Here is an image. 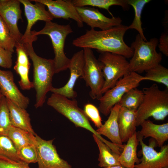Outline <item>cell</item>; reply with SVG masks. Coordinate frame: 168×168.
I'll list each match as a JSON object with an SVG mask.
<instances>
[{"label":"cell","mask_w":168,"mask_h":168,"mask_svg":"<svg viewBox=\"0 0 168 168\" xmlns=\"http://www.w3.org/2000/svg\"><path fill=\"white\" fill-rule=\"evenodd\" d=\"M128 26L122 24L105 30H87L83 35L74 39L72 44L81 48L95 49L99 52H108L131 58L133 49L124 40Z\"/></svg>","instance_id":"6da1fadb"},{"label":"cell","mask_w":168,"mask_h":168,"mask_svg":"<svg viewBox=\"0 0 168 168\" xmlns=\"http://www.w3.org/2000/svg\"><path fill=\"white\" fill-rule=\"evenodd\" d=\"M33 64V76L32 82L36 92L35 108L42 107L45 102L46 95L50 91L52 79L55 74L53 59H46L38 56L35 52L32 44H22Z\"/></svg>","instance_id":"7a4b0ae2"},{"label":"cell","mask_w":168,"mask_h":168,"mask_svg":"<svg viewBox=\"0 0 168 168\" xmlns=\"http://www.w3.org/2000/svg\"><path fill=\"white\" fill-rule=\"evenodd\" d=\"M142 91L144 97L137 110L136 126L150 117L157 120H164L168 115V89L161 90L156 84H153Z\"/></svg>","instance_id":"3957f363"},{"label":"cell","mask_w":168,"mask_h":168,"mask_svg":"<svg viewBox=\"0 0 168 168\" xmlns=\"http://www.w3.org/2000/svg\"><path fill=\"white\" fill-rule=\"evenodd\" d=\"M158 41L153 38L145 41L138 34L137 35L130 46L133 53L129 62L130 72L141 73L160 64L162 55L156 50Z\"/></svg>","instance_id":"277c9868"},{"label":"cell","mask_w":168,"mask_h":168,"mask_svg":"<svg viewBox=\"0 0 168 168\" xmlns=\"http://www.w3.org/2000/svg\"><path fill=\"white\" fill-rule=\"evenodd\" d=\"M72 32L69 24L61 25L52 21L45 22L44 27L41 30L31 32V34L34 36L45 35L50 38L55 55L53 59L55 74L66 70L68 68L70 59L66 55L64 47L66 38Z\"/></svg>","instance_id":"5b68a950"},{"label":"cell","mask_w":168,"mask_h":168,"mask_svg":"<svg viewBox=\"0 0 168 168\" xmlns=\"http://www.w3.org/2000/svg\"><path fill=\"white\" fill-rule=\"evenodd\" d=\"M47 104L72 122L76 127L84 128L96 135L104 142L106 140L99 135L91 125L84 110L78 106L75 99H70L53 93L48 99Z\"/></svg>","instance_id":"8992f818"},{"label":"cell","mask_w":168,"mask_h":168,"mask_svg":"<svg viewBox=\"0 0 168 168\" xmlns=\"http://www.w3.org/2000/svg\"><path fill=\"white\" fill-rule=\"evenodd\" d=\"M100 53L98 59L103 64L102 71L104 79L101 91L103 95L130 72L129 62L124 56L108 52Z\"/></svg>","instance_id":"52a82bcc"},{"label":"cell","mask_w":168,"mask_h":168,"mask_svg":"<svg viewBox=\"0 0 168 168\" xmlns=\"http://www.w3.org/2000/svg\"><path fill=\"white\" fill-rule=\"evenodd\" d=\"M143 80L144 76L135 72H130L124 76L99 100L100 111L105 116L108 115L112 108L118 103L123 95L131 89L137 87Z\"/></svg>","instance_id":"ba28073f"},{"label":"cell","mask_w":168,"mask_h":168,"mask_svg":"<svg viewBox=\"0 0 168 168\" xmlns=\"http://www.w3.org/2000/svg\"><path fill=\"white\" fill-rule=\"evenodd\" d=\"M84 64L83 73L81 78L90 87L89 95L93 100H99L102 96L101 90L104 83L102 63L96 58L92 49L84 48Z\"/></svg>","instance_id":"9c48e42d"},{"label":"cell","mask_w":168,"mask_h":168,"mask_svg":"<svg viewBox=\"0 0 168 168\" xmlns=\"http://www.w3.org/2000/svg\"><path fill=\"white\" fill-rule=\"evenodd\" d=\"M137 137L142 147V157L134 168H168V145H164L157 152L154 149L157 145L154 139H151L147 145L143 142V138Z\"/></svg>","instance_id":"30bf717a"},{"label":"cell","mask_w":168,"mask_h":168,"mask_svg":"<svg viewBox=\"0 0 168 168\" xmlns=\"http://www.w3.org/2000/svg\"><path fill=\"white\" fill-rule=\"evenodd\" d=\"M35 136L38 168H72L60 157L53 144L54 139L46 140L37 134Z\"/></svg>","instance_id":"8fae6325"},{"label":"cell","mask_w":168,"mask_h":168,"mask_svg":"<svg viewBox=\"0 0 168 168\" xmlns=\"http://www.w3.org/2000/svg\"><path fill=\"white\" fill-rule=\"evenodd\" d=\"M24 8L25 14L27 21L25 31L23 35L20 43L22 44H32L37 40V36H33L31 33L32 26L38 21L45 22L52 21L54 18L45 9V6L40 3H31L30 0H19Z\"/></svg>","instance_id":"7c38bea8"},{"label":"cell","mask_w":168,"mask_h":168,"mask_svg":"<svg viewBox=\"0 0 168 168\" xmlns=\"http://www.w3.org/2000/svg\"><path fill=\"white\" fill-rule=\"evenodd\" d=\"M84 64V51L82 49L74 54L70 59L68 68L70 70V75L68 82L61 87H53L50 91L70 99L75 98L77 94L73 90L74 87L77 79L83 76Z\"/></svg>","instance_id":"4fadbf2b"},{"label":"cell","mask_w":168,"mask_h":168,"mask_svg":"<svg viewBox=\"0 0 168 168\" xmlns=\"http://www.w3.org/2000/svg\"><path fill=\"white\" fill-rule=\"evenodd\" d=\"M83 22L94 29L98 28L105 30L121 24L122 20L119 17L109 18L97 9L90 7H75Z\"/></svg>","instance_id":"5bb4252c"},{"label":"cell","mask_w":168,"mask_h":168,"mask_svg":"<svg viewBox=\"0 0 168 168\" xmlns=\"http://www.w3.org/2000/svg\"><path fill=\"white\" fill-rule=\"evenodd\" d=\"M19 0H0V16L8 26L11 35L16 42H20L23 34L17 26L22 19V11Z\"/></svg>","instance_id":"9a60e30c"},{"label":"cell","mask_w":168,"mask_h":168,"mask_svg":"<svg viewBox=\"0 0 168 168\" xmlns=\"http://www.w3.org/2000/svg\"><path fill=\"white\" fill-rule=\"evenodd\" d=\"M30 2H38L46 6L49 12L55 18L74 20L79 27L83 26L82 19L74 6L69 0H31Z\"/></svg>","instance_id":"2e32d148"},{"label":"cell","mask_w":168,"mask_h":168,"mask_svg":"<svg viewBox=\"0 0 168 168\" xmlns=\"http://www.w3.org/2000/svg\"><path fill=\"white\" fill-rule=\"evenodd\" d=\"M0 90L3 96L17 105L25 109L28 107L30 99L18 88L11 71L0 69Z\"/></svg>","instance_id":"e0dca14e"},{"label":"cell","mask_w":168,"mask_h":168,"mask_svg":"<svg viewBox=\"0 0 168 168\" xmlns=\"http://www.w3.org/2000/svg\"><path fill=\"white\" fill-rule=\"evenodd\" d=\"M15 48L17 59L13 68L20 77V79L18 82L19 85L23 90H29L33 88V85L29 78L30 64L28 56L22 43L16 42Z\"/></svg>","instance_id":"ac0fdd59"},{"label":"cell","mask_w":168,"mask_h":168,"mask_svg":"<svg viewBox=\"0 0 168 168\" xmlns=\"http://www.w3.org/2000/svg\"><path fill=\"white\" fill-rule=\"evenodd\" d=\"M120 107L118 103L115 105L111 109L108 119L96 131L99 135L106 137L111 142L123 149L124 145L121 140L118 123Z\"/></svg>","instance_id":"d6986e66"},{"label":"cell","mask_w":168,"mask_h":168,"mask_svg":"<svg viewBox=\"0 0 168 168\" xmlns=\"http://www.w3.org/2000/svg\"><path fill=\"white\" fill-rule=\"evenodd\" d=\"M137 110L120 107L118 116L119 135L122 143L126 142L136 131Z\"/></svg>","instance_id":"ffe728a7"},{"label":"cell","mask_w":168,"mask_h":168,"mask_svg":"<svg viewBox=\"0 0 168 168\" xmlns=\"http://www.w3.org/2000/svg\"><path fill=\"white\" fill-rule=\"evenodd\" d=\"M141 130L137 135L142 138L151 137L159 147H162L168 139V123L161 124H154L151 121L144 120L141 124Z\"/></svg>","instance_id":"44dd1931"},{"label":"cell","mask_w":168,"mask_h":168,"mask_svg":"<svg viewBox=\"0 0 168 168\" xmlns=\"http://www.w3.org/2000/svg\"><path fill=\"white\" fill-rule=\"evenodd\" d=\"M12 126L35 135L30 122V115L22 108L6 98Z\"/></svg>","instance_id":"7402d4cb"},{"label":"cell","mask_w":168,"mask_h":168,"mask_svg":"<svg viewBox=\"0 0 168 168\" xmlns=\"http://www.w3.org/2000/svg\"><path fill=\"white\" fill-rule=\"evenodd\" d=\"M126 144H125L119 158V161L122 166L126 168H134L135 164H138L140 161L137 156V147L139 143L136 132L128 138Z\"/></svg>","instance_id":"603a6c76"},{"label":"cell","mask_w":168,"mask_h":168,"mask_svg":"<svg viewBox=\"0 0 168 168\" xmlns=\"http://www.w3.org/2000/svg\"><path fill=\"white\" fill-rule=\"evenodd\" d=\"M94 140L97 144L99 151L98 166L107 168L112 166L121 165L119 161V154L112 150L96 135L93 134Z\"/></svg>","instance_id":"cb8c5ba5"},{"label":"cell","mask_w":168,"mask_h":168,"mask_svg":"<svg viewBox=\"0 0 168 168\" xmlns=\"http://www.w3.org/2000/svg\"><path fill=\"white\" fill-rule=\"evenodd\" d=\"M35 135L24 130L12 126L7 137L12 142L17 152L24 146L30 145H35Z\"/></svg>","instance_id":"d4e9b609"},{"label":"cell","mask_w":168,"mask_h":168,"mask_svg":"<svg viewBox=\"0 0 168 168\" xmlns=\"http://www.w3.org/2000/svg\"><path fill=\"white\" fill-rule=\"evenodd\" d=\"M75 7L92 6L105 9L114 17L110 11V7L112 6L117 5L121 7L125 11L129 9L130 6L126 0H69Z\"/></svg>","instance_id":"484cf974"},{"label":"cell","mask_w":168,"mask_h":168,"mask_svg":"<svg viewBox=\"0 0 168 168\" xmlns=\"http://www.w3.org/2000/svg\"><path fill=\"white\" fill-rule=\"evenodd\" d=\"M144 97L142 90L133 88L126 92L122 97L118 104L120 106L130 110H136L142 104Z\"/></svg>","instance_id":"4316f807"},{"label":"cell","mask_w":168,"mask_h":168,"mask_svg":"<svg viewBox=\"0 0 168 168\" xmlns=\"http://www.w3.org/2000/svg\"><path fill=\"white\" fill-rule=\"evenodd\" d=\"M151 1L150 0H126L128 4L133 7L134 11L133 20L131 24L128 26V29L137 30L141 38L145 41L147 40L144 34L142 27L141 15L145 5Z\"/></svg>","instance_id":"83f0119b"},{"label":"cell","mask_w":168,"mask_h":168,"mask_svg":"<svg viewBox=\"0 0 168 168\" xmlns=\"http://www.w3.org/2000/svg\"><path fill=\"white\" fill-rule=\"evenodd\" d=\"M144 80L152 81L162 84L168 89V69L160 64L145 72Z\"/></svg>","instance_id":"f1b7e54d"},{"label":"cell","mask_w":168,"mask_h":168,"mask_svg":"<svg viewBox=\"0 0 168 168\" xmlns=\"http://www.w3.org/2000/svg\"><path fill=\"white\" fill-rule=\"evenodd\" d=\"M16 42L8 26L0 16V47L13 53Z\"/></svg>","instance_id":"f546056e"},{"label":"cell","mask_w":168,"mask_h":168,"mask_svg":"<svg viewBox=\"0 0 168 168\" xmlns=\"http://www.w3.org/2000/svg\"><path fill=\"white\" fill-rule=\"evenodd\" d=\"M12 126L6 98L3 96L0 100V136H7Z\"/></svg>","instance_id":"4dcf8cb0"},{"label":"cell","mask_w":168,"mask_h":168,"mask_svg":"<svg viewBox=\"0 0 168 168\" xmlns=\"http://www.w3.org/2000/svg\"><path fill=\"white\" fill-rule=\"evenodd\" d=\"M0 155L16 161H21L12 142L7 136H0Z\"/></svg>","instance_id":"1f68e13d"},{"label":"cell","mask_w":168,"mask_h":168,"mask_svg":"<svg viewBox=\"0 0 168 168\" xmlns=\"http://www.w3.org/2000/svg\"><path fill=\"white\" fill-rule=\"evenodd\" d=\"M17 154L21 161L28 164L37 162V153L35 145L24 146L17 152Z\"/></svg>","instance_id":"d6a6232c"},{"label":"cell","mask_w":168,"mask_h":168,"mask_svg":"<svg viewBox=\"0 0 168 168\" xmlns=\"http://www.w3.org/2000/svg\"><path fill=\"white\" fill-rule=\"evenodd\" d=\"M83 110L89 120L91 121L98 128L102 125L99 110L95 105L91 103L86 104L84 105Z\"/></svg>","instance_id":"836d02e7"},{"label":"cell","mask_w":168,"mask_h":168,"mask_svg":"<svg viewBox=\"0 0 168 168\" xmlns=\"http://www.w3.org/2000/svg\"><path fill=\"white\" fill-rule=\"evenodd\" d=\"M0 168H30L29 164L22 161H16L0 155Z\"/></svg>","instance_id":"e575fe53"},{"label":"cell","mask_w":168,"mask_h":168,"mask_svg":"<svg viewBox=\"0 0 168 168\" xmlns=\"http://www.w3.org/2000/svg\"><path fill=\"white\" fill-rule=\"evenodd\" d=\"M12 53L0 47V67L6 68L12 67Z\"/></svg>","instance_id":"d590c367"},{"label":"cell","mask_w":168,"mask_h":168,"mask_svg":"<svg viewBox=\"0 0 168 168\" xmlns=\"http://www.w3.org/2000/svg\"><path fill=\"white\" fill-rule=\"evenodd\" d=\"M160 51L166 56H168V33L163 32L160 37L158 44Z\"/></svg>","instance_id":"8d00e7d4"},{"label":"cell","mask_w":168,"mask_h":168,"mask_svg":"<svg viewBox=\"0 0 168 168\" xmlns=\"http://www.w3.org/2000/svg\"><path fill=\"white\" fill-rule=\"evenodd\" d=\"M107 168H126L121 165H117L108 167Z\"/></svg>","instance_id":"74e56055"},{"label":"cell","mask_w":168,"mask_h":168,"mask_svg":"<svg viewBox=\"0 0 168 168\" xmlns=\"http://www.w3.org/2000/svg\"><path fill=\"white\" fill-rule=\"evenodd\" d=\"M3 95L0 90V100L1 99V98H2V97L3 96Z\"/></svg>","instance_id":"f35d334b"}]
</instances>
